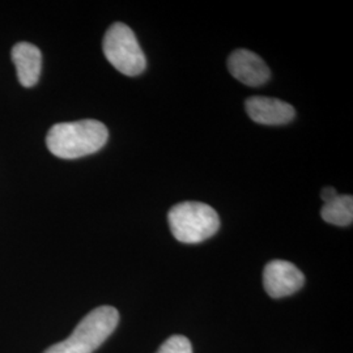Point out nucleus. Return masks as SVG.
Here are the masks:
<instances>
[{
  "instance_id": "obj_10",
  "label": "nucleus",
  "mask_w": 353,
  "mask_h": 353,
  "mask_svg": "<svg viewBox=\"0 0 353 353\" xmlns=\"http://www.w3.org/2000/svg\"><path fill=\"white\" fill-rule=\"evenodd\" d=\"M156 353H192V345L186 336H170Z\"/></svg>"
},
{
  "instance_id": "obj_3",
  "label": "nucleus",
  "mask_w": 353,
  "mask_h": 353,
  "mask_svg": "<svg viewBox=\"0 0 353 353\" xmlns=\"http://www.w3.org/2000/svg\"><path fill=\"white\" fill-rule=\"evenodd\" d=\"M168 221L174 239L182 243L208 240L220 228L217 212L201 202L178 203L169 211Z\"/></svg>"
},
{
  "instance_id": "obj_2",
  "label": "nucleus",
  "mask_w": 353,
  "mask_h": 353,
  "mask_svg": "<svg viewBox=\"0 0 353 353\" xmlns=\"http://www.w3.org/2000/svg\"><path fill=\"white\" fill-rule=\"evenodd\" d=\"M119 323V313L113 306L93 309L76 326L74 332L43 353H93Z\"/></svg>"
},
{
  "instance_id": "obj_9",
  "label": "nucleus",
  "mask_w": 353,
  "mask_h": 353,
  "mask_svg": "<svg viewBox=\"0 0 353 353\" xmlns=\"http://www.w3.org/2000/svg\"><path fill=\"white\" fill-rule=\"evenodd\" d=\"M322 219L332 225L348 227L353 221V198L351 195H338L331 202L325 203L321 211Z\"/></svg>"
},
{
  "instance_id": "obj_6",
  "label": "nucleus",
  "mask_w": 353,
  "mask_h": 353,
  "mask_svg": "<svg viewBox=\"0 0 353 353\" xmlns=\"http://www.w3.org/2000/svg\"><path fill=\"white\" fill-rule=\"evenodd\" d=\"M228 70L233 77L249 87H259L270 79V68L255 52L246 49L233 51L228 59Z\"/></svg>"
},
{
  "instance_id": "obj_11",
  "label": "nucleus",
  "mask_w": 353,
  "mask_h": 353,
  "mask_svg": "<svg viewBox=\"0 0 353 353\" xmlns=\"http://www.w3.org/2000/svg\"><path fill=\"white\" fill-rule=\"evenodd\" d=\"M339 194L336 192V190L334 188H325L322 190V199L325 201V203L331 202L332 199H335Z\"/></svg>"
},
{
  "instance_id": "obj_8",
  "label": "nucleus",
  "mask_w": 353,
  "mask_h": 353,
  "mask_svg": "<svg viewBox=\"0 0 353 353\" xmlns=\"http://www.w3.org/2000/svg\"><path fill=\"white\" fill-rule=\"evenodd\" d=\"M11 57L19 83L26 88L34 87L42 70V54L37 46L29 42H19L13 46Z\"/></svg>"
},
{
  "instance_id": "obj_4",
  "label": "nucleus",
  "mask_w": 353,
  "mask_h": 353,
  "mask_svg": "<svg viewBox=\"0 0 353 353\" xmlns=\"http://www.w3.org/2000/svg\"><path fill=\"white\" fill-rule=\"evenodd\" d=\"M102 50L117 71L126 76H138L147 67L145 55L135 33L123 23H114L103 37Z\"/></svg>"
},
{
  "instance_id": "obj_7",
  "label": "nucleus",
  "mask_w": 353,
  "mask_h": 353,
  "mask_svg": "<svg viewBox=\"0 0 353 353\" xmlns=\"http://www.w3.org/2000/svg\"><path fill=\"white\" fill-rule=\"evenodd\" d=\"M245 108L254 122L267 126H279L290 123L296 115L294 108L290 103L281 101L279 99L262 96L248 99L245 102Z\"/></svg>"
},
{
  "instance_id": "obj_5",
  "label": "nucleus",
  "mask_w": 353,
  "mask_h": 353,
  "mask_svg": "<svg viewBox=\"0 0 353 353\" xmlns=\"http://www.w3.org/2000/svg\"><path fill=\"white\" fill-rule=\"evenodd\" d=\"M303 284L305 276L303 272L290 262L276 259L265 267L263 285L268 296L272 299L290 296L301 290Z\"/></svg>"
},
{
  "instance_id": "obj_1",
  "label": "nucleus",
  "mask_w": 353,
  "mask_h": 353,
  "mask_svg": "<svg viewBox=\"0 0 353 353\" xmlns=\"http://www.w3.org/2000/svg\"><path fill=\"white\" fill-rule=\"evenodd\" d=\"M109 139L106 126L96 119L57 123L46 137L49 151L64 160H75L100 151Z\"/></svg>"
}]
</instances>
